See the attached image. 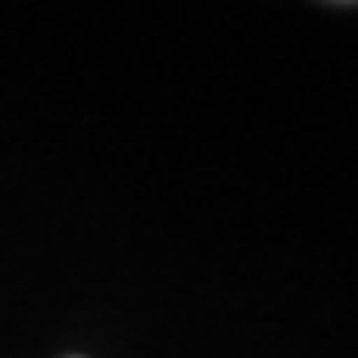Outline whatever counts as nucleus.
Wrapping results in <instances>:
<instances>
[]
</instances>
